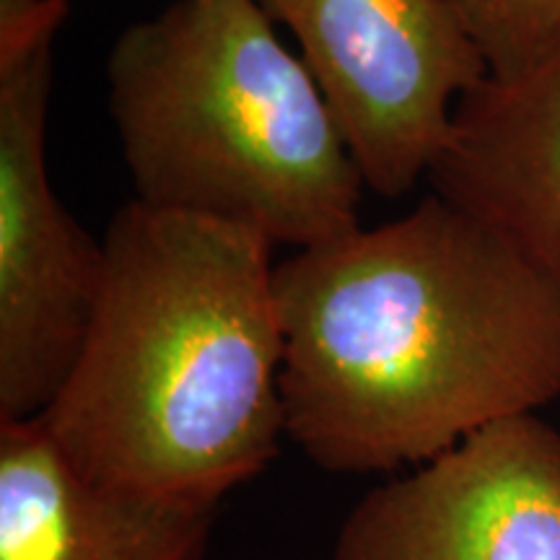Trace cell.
<instances>
[{"label": "cell", "mask_w": 560, "mask_h": 560, "mask_svg": "<svg viewBox=\"0 0 560 560\" xmlns=\"http://www.w3.org/2000/svg\"><path fill=\"white\" fill-rule=\"evenodd\" d=\"M285 439L397 475L560 400V293L436 192L276 265Z\"/></svg>", "instance_id": "cell-1"}, {"label": "cell", "mask_w": 560, "mask_h": 560, "mask_svg": "<svg viewBox=\"0 0 560 560\" xmlns=\"http://www.w3.org/2000/svg\"><path fill=\"white\" fill-rule=\"evenodd\" d=\"M102 242L94 319L37 420L94 486L219 509L285 436L272 244L138 200Z\"/></svg>", "instance_id": "cell-2"}, {"label": "cell", "mask_w": 560, "mask_h": 560, "mask_svg": "<svg viewBox=\"0 0 560 560\" xmlns=\"http://www.w3.org/2000/svg\"><path fill=\"white\" fill-rule=\"evenodd\" d=\"M109 115L136 200L310 249L361 226L366 187L260 0H177L112 45Z\"/></svg>", "instance_id": "cell-3"}, {"label": "cell", "mask_w": 560, "mask_h": 560, "mask_svg": "<svg viewBox=\"0 0 560 560\" xmlns=\"http://www.w3.org/2000/svg\"><path fill=\"white\" fill-rule=\"evenodd\" d=\"M68 0H0V423L37 420L75 366L104 278L52 190L47 120Z\"/></svg>", "instance_id": "cell-4"}, {"label": "cell", "mask_w": 560, "mask_h": 560, "mask_svg": "<svg viewBox=\"0 0 560 560\" xmlns=\"http://www.w3.org/2000/svg\"><path fill=\"white\" fill-rule=\"evenodd\" d=\"M296 37L369 190L429 179L454 115L490 70L450 0H260Z\"/></svg>", "instance_id": "cell-5"}, {"label": "cell", "mask_w": 560, "mask_h": 560, "mask_svg": "<svg viewBox=\"0 0 560 560\" xmlns=\"http://www.w3.org/2000/svg\"><path fill=\"white\" fill-rule=\"evenodd\" d=\"M327 560H560V431L501 420L389 475L348 511Z\"/></svg>", "instance_id": "cell-6"}, {"label": "cell", "mask_w": 560, "mask_h": 560, "mask_svg": "<svg viewBox=\"0 0 560 560\" xmlns=\"http://www.w3.org/2000/svg\"><path fill=\"white\" fill-rule=\"evenodd\" d=\"M429 182L560 293V42L462 100Z\"/></svg>", "instance_id": "cell-7"}, {"label": "cell", "mask_w": 560, "mask_h": 560, "mask_svg": "<svg viewBox=\"0 0 560 560\" xmlns=\"http://www.w3.org/2000/svg\"><path fill=\"white\" fill-rule=\"evenodd\" d=\"M215 511L94 486L39 420L0 423V560H206Z\"/></svg>", "instance_id": "cell-8"}, {"label": "cell", "mask_w": 560, "mask_h": 560, "mask_svg": "<svg viewBox=\"0 0 560 560\" xmlns=\"http://www.w3.org/2000/svg\"><path fill=\"white\" fill-rule=\"evenodd\" d=\"M490 75L529 68L560 42V0H450Z\"/></svg>", "instance_id": "cell-9"}]
</instances>
